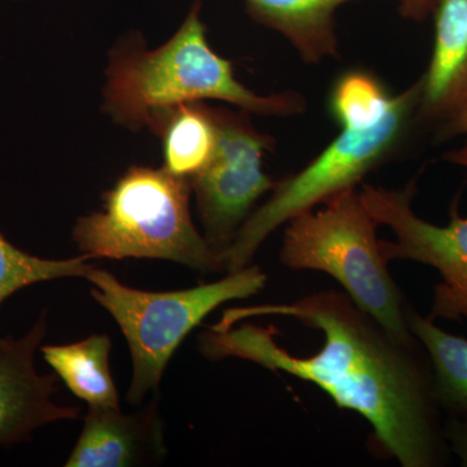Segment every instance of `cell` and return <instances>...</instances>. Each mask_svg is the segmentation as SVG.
<instances>
[{
    "mask_svg": "<svg viewBox=\"0 0 467 467\" xmlns=\"http://www.w3.org/2000/svg\"><path fill=\"white\" fill-rule=\"evenodd\" d=\"M444 159L451 162V164L465 168L467 171V142L465 146L461 147L460 150L448 152L447 155L444 156Z\"/></svg>",
    "mask_w": 467,
    "mask_h": 467,
    "instance_id": "cell-21",
    "label": "cell"
},
{
    "mask_svg": "<svg viewBox=\"0 0 467 467\" xmlns=\"http://www.w3.org/2000/svg\"><path fill=\"white\" fill-rule=\"evenodd\" d=\"M361 0H245L248 16L278 33L301 60L319 66L339 57L337 12Z\"/></svg>",
    "mask_w": 467,
    "mask_h": 467,
    "instance_id": "cell-12",
    "label": "cell"
},
{
    "mask_svg": "<svg viewBox=\"0 0 467 467\" xmlns=\"http://www.w3.org/2000/svg\"><path fill=\"white\" fill-rule=\"evenodd\" d=\"M109 335H90L86 339L58 346H43L45 361L77 398L88 407L119 408V396L110 374Z\"/></svg>",
    "mask_w": 467,
    "mask_h": 467,
    "instance_id": "cell-14",
    "label": "cell"
},
{
    "mask_svg": "<svg viewBox=\"0 0 467 467\" xmlns=\"http://www.w3.org/2000/svg\"><path fill=\"white\" fill-rule=\"evenodd\" d=\"M46 312L23 337H0V445L29 441L39 427L76 420L78 408L54 402L57 378L41 376L34 358L46 337Z\"/></svg>",
    "mask_w": 467,
    "mask_h": 467,
    "instance_id": "cell-9",
    "label": "cell"
},
{
    "mask_svg": "<svg viewBox=\"0 0 467 467\" xmlns=\"http://www.w3.org/2000/svg\"><path fill=\"white\" fill-rule=\"evenodd\" d=\"M147 129L161 140L162 168L177 177L190 180L198 174L217 149L216 119L205 101L160 109L150 116Z\"/></svg>",
    "mask_w": 467,
    "mask_h": 467,
    "instance_id": "cell-13",
    "label": "cell"
},
{
    "mask_svg": "<svg viewBox=\"0 0 467 467\" xmlns=\"http://www.w3.org/2000/svg\"><path fill=\"white\" fill-rule=\"evenodd\" d=\"M434 48L420 88V119L442 121L467 94V0H435Z\"/></svg>",
    "mask_w": 467,
    "mask_h": 467,
    "instance_id": "cell-11",
    "label": "cell"
},
{
    "mask_svg": "<svg viewBox=\"0 0 467 467\" xmlns=\"http://www.w3.org/2000/svg\"><path fill=\"white\" fill-rule=\"evenodd\" d=\"M391 92L367 69H349L335 79L327 98L331 119L343 128L376 124L391 109Z\"/></svg>",
    "mask_w": 467,
    "mask_h": 467,
    "instance_id": "cell-16",
    "label": "cell"
},
{
    "mask_svg": "<svg viewBox=\"0 0 467 467\" xmlns=\"http://www.w3.org/2000/svg\"><path fill=\"white\" fill-rule=\"evenodd\" d=\"M164 420L158 399L134 411L121 408L88 407L84 427L67 467H126L155 465L167 456Z\"/></svg>",
    "mask_w": 467,
    "mask_h": 467,
    "instance_id": "cell-10",
    "label": "cell"
},
{
    "mask_svg": "<svg viewBox=\"0 0 467 467\" xmlns=\"http://www.w3.org/2000/svg\"><path fill=\"white\" fill-rule=\"evenodd\" d=\"M204 358H241L316 384L370 423L371 450L402 467L447 465L450 445L422 344L405 343L346 292L234 308L199 337Z\"/></svg>",
    "mask_w": 467,
    "mask_h": 467,
    "instance_id": "cell-1",
    "label": "cell"
},
{
    "mask_svg": "<svg viewBox=\"0 0 467 467\" xmlns=\"http://www.w3.org/2000/svg\"><path fill=\"white\" fill-rule=\"evenodd\" d=\"M465 134H467V94L441 122V138L444 140Z\"/></svg>",
    "mask_w": 467,
    "mask_h": 467,
    "instance_id": "cell-19",
    "label": "cell"
},
{
    "mask_svg": "<svg viewBox=\"0 0 467 467\" xmlns=\"http://www.w3.org/2000/svg\"><path fill=\"white\" fill-rule=\"evenodd\" d=\"M379 223L359 198L347 190L304 212L285 226L279 260L291 270H317L333 276L358 308L405 343H418L407 324V300L389 275Z\"/></svg>",
    "mask_w": 467,
    "mask_h": 467,
    "instance_id": "cell-5",
    "label": "cell"
},
{
    "mask_svg": "<svg viewBox=\"0 0 467 467\" xmlns=\"http://www.w3.org/2000/svg\"><path fill=\"white\" fill-rule=\"evenodd\" d=\"M85 279L92 285L91 296L112 316L128 342L133 376L126 399L138 405L150 391H158L169 361L187 335L223 304L259 294L267 275L261 267L248 265L211 284L165 292L129 287L95 266Z\"/></svg>",
    "mask_w": 467,
    "mask_h": 467,
    "instance_id": "cell-6",
    "label": "cell"
},
{
    "mask_svg": "<svg viewBox=\"0 0 467 467\" xmlns=\"http://www.w3.org/2000/svg\"><path fill=\"white\" fill-rule=\"evenodd\" d=\"M218 142L207 167L190 178L196 209L209 245L220 254L254 211L257 202L272 192L275 181L265 173L264 156L275 149L273 135L257 130L251 113L212 107Z\"/></svg>",
    "mask_w": 467,
    "mask_h": 467,
    "instance_id": "cell-7",
    "label": "cell"
},
{
    "mask_svg": "<svg viewBox=\"0 0 467 467\" xmlns=\"http://www.w3.org/2000/svg\"><path fill=\"white\" fill-rule=\"evenodd\" d=\"M420 82L393 97L376 124L340 129V133L306 167L275 181L265 202L254 208L223 254L225 272L251 265L264 242L291 218L312 211L337 193L356 189L365 178L398 158L420 121Z\"/></svg>",
    "mask_w": 467,
    "mask_h": 467,
    "instance_id": "cell-4",
    "label": "cell"
},
{
    "mask_svg": "<svg viewBox=\"0 0 467 467\" xmlns=\"http://www.w3.org/2000/svg\"><path fill=\"white\" fill-rule=\"evenodd\" d=\"M207 100L278 119L300 116L308 109L300 92L261 95L243 85L232 61L212 48L201 2L193 3L182 26L155 50L133 36L110 52L103 109L116 124L138 131L147 129L160 109Z\"/></svg>",
    "mask_w": 467,
    "mask_h": 467,
    "instance_id": "cell-2",
    "label": "cell"
},
{
    "mask_svg": "<svg viewBox=\"0 0 467 467\" xmlns=\"http://www.w3.org/2000/svg\"><path fill=\"white\" fill-rule=\"evenodd\" d=\"M90 260L85 254L73 259H41L21 251L0 233V306L29 285L70 276L85 278L91 269Z\"/></svg>",
    "mask_w": 467,
    "mask_h": 467,
    "instance_id": "cell-17",
    "label": "cell"
},
{
    "mask_svg": "<svg viewBox=\"0 0 467 467\" xmlns=\"http://www.w3.org/2000/svg\"><path fill=\"white\" fill-rule=\"evenodd\" d=\"M405 316L409 330L429 355L441 411L450 417L467 414V340L441 330L409 304Z\"/></svg>",
    "mask_w": 467,
    "mask_h": 467,
    "instance_id": "cell-15",
    "label": "cell"
},
{
    "mask_svg": "<svg viewBox=\"0 0 467 467\" xmlns=\"http://www.w3.org/2000/svg\"><path fill=\"white\" fill-rule=\"evenodd\" d=\"M192 198L187 178L133 165L103 193L100 211L77 220L73 241L88 259L167 260L198 272H225L193 223Z\"/></svg>",
    "mask_w": 467,
    "mask_h": 467,
    "instance_id": "cell-3",
    "label": "cell"
},
{
    "mask_svg": "<svg viewBox=\"0 0 467 467\" xmlns=\"http://www.w3.org/2000/svg\"><path fill=\"white\" fill-rule=\"evenodd\" d=\"M358 192L379 226L395 234V241H380L386 260L416 261L435 267L441 275L429 318L467 319V217L460 216L459 202L451 205L450 223L438 226L413 211L416 181L400 189L362 183Z\"/></svg>",
    "mask_w": 467,
    "mask_h": 467,
    "instance_id": "cell-8",
    "label": "cell"
},
{
    "mask_svg": "<svg viewBox=\"0 0 467 467\" xmlns=\"http://www.w3.org/2000/svg\"><path fill=\"white\" fill-rule=\"evenodd\" d=\"M444 434L451 453L459 457L461 465L467 467V414L448 418Z\"/></svg>",
    "mask_w": 467,
    "mask_h": 467,
    "instance_id": "cell-18",
    "label": "cell"
},
{
    "mask_svg": "<svg viewBox=\"0 0 467 467\" xmlns=\"http://www.w3.org/2000/svg\"><path fill=\"white\" fill-rule=\"evenodd\" d=\"M399 12L402 17L411 21L425 20L431 14L435 0H398Z\"/></svg>",
    "mask_w": 467,
    "mask_h": 467,
    "instance_id": "cell-20",
    "label": "cell"
}]
</instances>
